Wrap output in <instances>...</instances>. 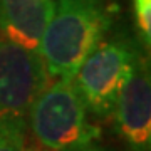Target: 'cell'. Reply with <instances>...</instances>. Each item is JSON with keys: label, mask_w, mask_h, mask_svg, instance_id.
Segmentation results:
<instances>
[{"label": "cell", "mask_w": 151, "mask_h": 151, "mask_svg": "<svg viewBox=\"0 0 151 151\" xmlns=\"http://www.w3.org/2000/svg\"><path fill=\"white\" fill-rule=\"evenodd\" d=\"M113 24L106 0H57L39 44L50 77H74Z\"/></svg>", "instance_id": "6da1fadb"}, {"label": "cell", "mask_w": 151, "mask_h": 151, "mask_svg": "<svg viewBox=\"0 0 151 151\" xmlns=\"http://www.w3.org/2000/svg\"><path fill=\"white\" fill-rule=\"evenodd\" d=\"M27 118L34 138L50 151H67L99 138V129L87 121L74 77H59L49 84L32 103Z\"/></svg>", "instance_id": "7a4b0ae2"}, {"label": "cell", "mask_w": 151, "mask_h": 151, "mask_svg": "<svg viewBox=\"0 0 151 151\" xmlns=\"http://www.w3.org/2000/svg\"><path fill=\"white\" fill-rule=\"evenodd\" d=\"M138 55L134 49L123 40H101L84 59L74 76V84L92 114L101 118L113 114Z\"/></svg>", "instance_id": "3957f363"}, {"label": "cell", "mask_w": 151, "mask_h": 151, "mask_svg": "<svg viewBox=\"0 0 151 151\" xmlns=\"http://www.w3.org/2000/svg\"><path fill=\"white\" fill-rule=\"evenodd\" d=\"M49 81L39 50L17 45L0 34V123L27 121L29 109Z\"/></svg>", "instance_id": "277c9868"}, {"label": "cell", "mask_w": 151, "mask_h": 151, "mask_svg": "<svg viewBox=\"0 0 151 151\" xmlns=\"http://www.w3.org/2000/svg\"><path fill=\"white\" fill-rule=\"evenodd\" d=\"M118 131L131 150L150 151L151 145V82L146 60L138 55L114 106Z\"/></svg>", "instance_id": "5b68a950"}, {"label": "cell", "mask_w": 151, "mask_h": 151, "mask_svg": "<svg viewBox=\"0 0 151 151\" xmlns=\"http://www.w3.org/2000/svg\"><path fill=\"white\" fill-rule=\"evenodd\" d=\"M52 10V0H0V34L17 45L39 50Z\"/></svg>", "instance_id": "8992f818"}, {"label": "cell", "mask_w": 151, "mask_h": 151, "mask_svg": "<svg viewBox=\"0 0 151 151\" xmlns=\"http://www.w3.org/2000/svg\"><path fill=\"white\" fill-rule=\"evenodd\" d=\"M0 151H29L27 121L0 123Z\"/></svg>", "instance_id": "52a82bcc"}, {"label": "cell", "mask_w": 151, "mask_h": 151, "mask_svg": "<svg viewBox=\"0 0 151 151\" xmlns=\"http://www.w3.org/2000/svg\"><path fill=\"white\" fill-rule=\"evenodd\" d=\"M134 2L136 22L146 45L151 40V0H133Z\"/></svg>", "instance_id": "ba28073f"}, {"label": "cell", "mask_w": 151, "mask_h": 151, "mask_svg": "<svg viewBox=\"0 0 151 151\" xmlns=\"http://www.w3.org/2000/svg\"><path fill=\"white\" fill-rule=\"evenodd\" d=\"M67 151H111V150L101 148V146H97L96 143H89V145L79 146V148H72V150H67Z\"/></svg>", "instance_id": "9c48e42d"}]
</instances>
